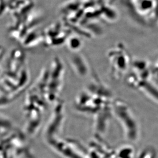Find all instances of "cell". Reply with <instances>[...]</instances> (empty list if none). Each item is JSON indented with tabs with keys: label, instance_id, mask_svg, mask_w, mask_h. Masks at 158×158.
<instances>
[{
	"label": "cell",
	"instance_id": "obj_2",
	"mask_svg": "<svg viewBox=\"0 0 158 158\" xmlns=\"http://www.w3.org/2000/svg\"><path fill=\"white\" fill-rule=\"evenodd\" d=\"M25 55L21 50L15 49L11 52L7 63L8 73L15 74L25 66Z\"/></svg>",
	"mask_w": 158,
	"mask_h": 158
},
{
	"label": "cell",
	"instance_id": "obj_1",
	"mask_svg": "<svg viewBox=\"0 0 158 158\" xmlns=\"http://www.w3.org/2000/svg\"><path fill=\"white\" fill-rule=\"evenodd\" d=\"M33 3L32 0H9L8 12L19 21L33 9Z\"/></svg>",
	"mask_w": 158,
	"mask_h": 158
},
{
	"label": "cell",
	"instance_id": "obj_3",
	"mask_svg": "<svg viewBox=\"0 0 158 158\" xmlns=\"http://www.w3.org/2000/svg\"><path fill=\"white\" fill-rule=\"evenodd\" d=\"M43 40V34L40 33L35 27L29 29L20 42L23 46L30 48L37 45L39 42Z\"/></svg>",
	"mask_w": 158,
	"mask_h": 158
},
{
	"label": "cell",
	"instance_id": "obj_4",
	"mask_svg": "<svg viewBox=\"0 0 158 158\" xmlns=\"http://www.w3.org/2000/svg\"><path fill=\"white\" fill-rule=\"evenodd\" d=\"M9 0H0V17H3L8 12Z\"/></svg>",
	"mask_w": 158,
	"mask_h": 158
},
{
	"label": "cell",
	"instance_id": "obj_5",
	"mask_svg": "<svg viewBox=\"0 0 158 158\" xmlns=\"http://www.w3.org/2000/svg\"><path fill=\"white\" fill-rule=\"evenodd\" d=\"M3 49L0 46V58L3 55Z\"/></svg>",
	"mask_w": 158,
	"mask_h": 158
}]
</instances>
